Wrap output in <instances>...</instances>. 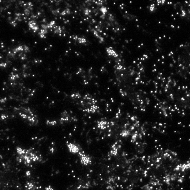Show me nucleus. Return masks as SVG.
I'll return each mask as SVG.
<instances>
[{
	"label": "nucleus",
	"mask_w": 190,
	"mask_h": 190,
	"mask_svg": "<svg viewBox=\"0 0 190 190\" xmlns=\"http://www.w3.org/2000/svg\"><path fill=\"white\" fill-rule=\"evenodd\" d=\"M17 159L19 163L26 166H30L33 164L42 161L41 155L31 149H25L21 147H17Z\"/></svg>",
	"instance_id": "nucleus-1"
},
{
	"label": "nucleus",
	"mask_w": 190,
	"mask_h": 190,
	"mask_svg": "<svg viewBox=\"0 0 190 190\" xmlns=\"http://www.w3.org/2000/svg\"><path fill=\"white\" fill-rule=\"evenodd\" d=\"M17 113L23 120L29 125L35 126L38 125L39 119L37 116L29 107H19L15 109Z\"/></svg>",
	"instance_id": "nucleus-2"
},
{
	"label": "nucleus",
	"mask_w": 190,
	"mask_h": 190,
	"mask_svg": "<svg viewBox=\"0 0 190 190\" xmlns=\"http://www.w3.org/2000/svg\"><path fill=\"white\" fill-rule=\"evenodd\" d=\"M83 111L87 113H94L98 109L96 105V100L89 95H85L80 101Z\"/></svg>",
	"instance_id": "nucleus-3"
},
{
	"label": "nucleus",
	"mask_w": 190,
	"mask_h": 190,
	"mask_svg": "<svg viewBox=\"0 0 190 190\" xmlns=\"http://www.w3.org/2000/svg\"><path fill=\"white\" fill-rule=\"evenodd\" d=\"M67 146L69 151L72 154H79L80 152H82L81 147L75 143H68Z\"/></svg>",
	"instance_id": "nucleus-4"
},
{
	"label": "nucleus",
	"mask_w": 190,
	"mask_h": 190,
	"mask_svg": "<svg viewBox=\"0 0 190 190\" xmlns=\"http://www.w3.org/2000/svg\"><path fill=\"white\" fill-rule=\"evenodd\" d=\"M79 157L81 163L84 166H87L92 164V159L87 154H84V152H80L79 154Z\"/></svg>",
	"instance_id": "nucleus-5"
},
{
	"label": "nucleus",
	"mask_w": 190,
	"mask_h": 190,
	"mask_svg": "<svg viewBox=\"0 0 190 190\" xmlns=\"http://www.w3.org/2000/svg\"><path fill=\"white\" fill-rule=\"evenodd\" d=\"M71 119V116H70L69 114L67 111H64L61 114V117H60V122L61 123L63 124V123H67L70 122Z\"/></svg>",
	"instance_id": "nucleus-6"
},
{
	"label": "nucleus",
	"mask_w": 190,
	"mask_h": 190,
	"mask_svg": "<svg viewBox=\"0 0 190 190\" xmlns=\"http://www.w3.org/2000/svg\"><path fill=\"white\" fill-rule=\"evenodd\" d=\"M29 28L32 30L34 32L38 31L39 29L38 24L33 20L30 21L29 23Z\"/></svg>",
	"instance_id": "nucleus-7"
},
{
	"label": "nucleus",
	"mask_w": 190,
	"mask_h": 190,
	"mask_svg": "<svg viewBox=\"0 0 190 190\" xmlns=\"http://www.w3.org/2000/svg\"><path fill=\"white\" fill-rule=\"evenodd\" d=\"M106 51L108 55L109 56L113 57L114 58H117L118 57V55L117 53H116L115 51L111 47H109V48H106Z\"/></svg>",
	"instance_id": "nucleus-8"
},
{
	"label": "nucleus",
	"mask_w": 190,
	"mask_h": 190,
	"mask_svg": "<svg viewBox=\"0 0 190 190\" xmlns=\"http://www.w3.org/2000/svg\"><path fill=\"white\" fill-rule=\"evenodd\" d=\"M47 32H48L47 26L46 25H42V29H41L40 32L39 33V35H40V37L42 38H44L45 36V35L47 33Z\"/></svg>",
	"instance_id": "nucleus-9"
},
{
	"label": "nucleus",
	"mask_w": 190,
	"mask_h": 190,
	"mask_svg": "<svg viewBox=\"0 0 190 190\" xmlns=\"http://www.w3.org/2000/svg\"><path fill=\"white\" fill-rule=\"evenodd\" d=\"M75 40H77V41H78V42L80 44H85L86 43V40L84 38H80V37H78V36H75L74 38Z\"/></svg>",
	"instance_id": "nucleus-10"
},
{
	"label": "nucleus",
	"mask_w": 190,
	"mask_h": 190,
	"mask_svg": "<svg viewBox=\"0 0 190 190\" xmlns=\"http://www.w3.org/2000/svg\"><path fill=\"white\" fill-rule=\"evenodd\" d=\"M130 135V132L128 130H124L121 134V136L123 137H127Z\"/></svg>",
	"instance_id": "nucleus-11"
},
{
	"label": "nucleus",
	"mask_w": 190,
	"mask_h": 190,
	"mask_svg": "<svg viewBox=\"0 0 190 190\" xmlns=\"http://www.w3.org/2000/svg\"><path fill=\"white\" fill-rule=\"evenodd\" d=\"M100 11H101V12L103 13V16H105V15H106V13H107V9H106V7H101Z\"/></svg>",
	"instance_id": "nucleus-12"
},
{
	"label": "nucleus",
	"mask_w": 190,
	"mask_h": 190,
	"mask_svg": "<svg viewBox=\"0 0 190 190\" xmlns=\"http://www.w3.org/2000/svg\"><path fill=\"white\" fill-rule=\"evenodd\" d=\"M154 7H155L154 4H152L151 6L150 7V10H151V11H154Z\"/></svg>",
	"instance_id": "nucleus-13"
}]
</instances>
